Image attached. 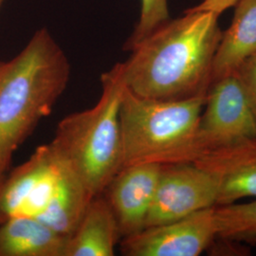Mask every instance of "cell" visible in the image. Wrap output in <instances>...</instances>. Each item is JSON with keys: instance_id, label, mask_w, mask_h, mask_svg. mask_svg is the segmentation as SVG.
<instances>
[{"instance_id": "1", "label": "cell", "mask_w": 256, "mask_h": 256, "mask_svg": "<svg viewBox=\"0 0 256 256\" xmlns=\"http://www.w3.org/2000/svg\"><path fill=\"white\" fill-rule=\"evenodd\" d=\"M220 16L189 8L156 28L120 63L126 88L162 101L206 96L222 36Z\"/></svg>"}, {"instance_id": "2", "label": "cell", "mask_w": 256, "mask_h": 256, "mask_svg": "<svg viewBox=\"0 0 256 256\" xmlns=\"http://www.w3.org/2000/svg\"><path fill=\"white\" fill-rule=\"evenodd\" d=\"M70 77V61L45 28L18 54L1 61L0 172H9L14 153L52 113Z\"/></svg>"}, {"instance_id": "3", "label": "cell", "mask_w": 256, "mask_h": 256, "mask_svg": "<svg viewBox=\"0 0 256 256\" xmlns=\"http://www.w3.org/2000/svg\"><path fill=\"white\" fill-rule=\"evenodd\" d=\"M101 84L97 104L61 120L50 142L72 166L92 198L102 194L122 168L120 106L126 84L120 63L102 75Z\"/></svg>"}, {"instance_id": "4", "label": "cell", "mask_w": 256, "mask_h": 256, "mask_svg": "<svg viewBox=\"0 0 256 256\" xmlns=\"http://www.w3.org/2000/svg\"><path fill=\"white\" fill-rule=\"evenodd\" d=\"M92 198L72 166L50 142L7 174L1 207L7 218H32L70 236Z\"/></svg>"}, {"instance_id": "5", "label": "cell", "mask_w": 256, "mask_h": 256, "mask_svg": "<svg viewBox=\"0 0 256 256\" xmlns=\"http://www.w3.org/2000/svg\"><path fill=\"white\" fill-rule=\"evenodd\" d=\"M206 96L162 101L124 88L120 106L122 167L140 164H185Z\"/></svg>"}, {"instance_id": "6", "label": "cell", "mask_w": 256, "mask_h": 256, "mask_svg": "<svg viewBox=\"0 0 256 256\" xmlns=\"http://www.w3.org/2000/svg\"><path fill=\"white\" fill-rule=\"evenodd\" d=\"M256 136V120L243 84L236 72L212 82L185 162L203 154Z\"/></svg>"}, {"instance_id": "7", "label": "cell", "mask_w": 256, "mask_h": 256, "mask_svg": "<svg viewBox=\"0 0 256 256\" xmlns=\"http://www.w3.org/2000/svg\"><path fill=\"white\" fill-rule=\"evenodd\" d=\"M216 178L192 162L162 164L146 228L216 206Z\"/></svg>"}, {"instance_id": "8", "label": "cell", "mask_w": 256, "mask_h": 256, "mask_svg": "<svg viewBox=\"0 0 256 256\" xmlns=\"http://www.w3.org/2000/svg\"><path fill=\"white\" fill-rule=\"evenodd\" d=\"M218 236L214 206L122 239L120 252L126 256H198Z\"/></svg>"}, {"instance_id": "9", "label": "cell", "mask_w": 256, "mask_h": 256, "mask_svg": "<svg viewBox=\"0 0 256 256\" xmlns=\"http://www.w3.org/2000/svg\"><path fill=\"white\" fill-rule=\"evenodd\" d=\"M160 169L158 164L124 166L102 192L118 222L122 239L146 228Z\"/></svg>"}, {"instance_id": "10", "label": "cell", "mask_w": 256, "mask_h": 256, "mask_svg": "<svg viewBox=\"0 0 256 256\" xmlns=\"http://www.w3.org/2000/svg\"><path fill=\"white\" fill-rule=\"evenodd\" d=\"M216 180V206L256 198V136L216 148L194 162Z\"/></svg>"}, {"instance_id": "11", "label": "cell", "mask_w": 256, "mask_h": 256, "mask_svg": "<svg viewBox=\"0 0 256 256\" xmlns=\"http://www.w3.org/2000/svg\"><path fill=\"white\" fill-rule=\"evenodd\" d=\"M122 241L119 225L104 194L88 202L68 236L66 256H113Z\"/></svg>"}, {"instance_id": "12", "label": "cell", "mask_w": 256, "mask_h": 256, "mask_svg": "<svg viewBox=\"0 0 256 256\" xmlns=\"http://www.w3.org/2000/svg\"><path fill=\"white\" fill-rule=\"evenodd\" d=\"M68 239L39 220L10 216L0 225V256H66Z\"/></svg>"}, {"instance_id": "13", "label": "cell", "mask_w": 256, "mask_h": 256, "mask_svg": "<svg viewBox=\"0 0 256 256\" xmlns=\"http://www.w3.org/2000/svg\"><path fill=\"white\" fill-rule=\"evenodd\" d=\"M226 30H222L214 55L212 82L236 72L239 66L256 54V0H238Z\"/></svg>"}, {"instance_id": "14", "label": "cell", "mask_w": 256, "mask_h": 256, "mask_svg": "<svg viewBox=\"0 0 256 256\" xmlns=\"http://www.w3.org/2000/svg\"><path fill=\"white\" fill-rule=\"evenodd\" d=\"M218 238L256 246V198L246 203L216 206Z\"/></svg>"}, {"instance_id": "15", "label": "cell", "mask_w": 256, "mask_h": 256, "mask_svg": "<svg viewBox=\"0 0 256 256\" xmlns=\"http://www.w3.org/2000/svg\"><path fill=\"white\" fill-rule=\"evenodd\" d=\"M170 19L167 0H140V14L137 25L124 50L131 52L138 43Z\"/></svg>"}, {"instance_id": "16", "label": "cell", "mask_w": 256, "mask_h": 256, "mask_svg": "<svg viewBox=\"0 0 256 256\" xmlns=\"http://www.w3.org/2000/svg\"><path fill=\"white\" fill-rule=\"evenodd\" d=\"M236 74L243 84L256 120V54L240 64Z\"/></svg>"}, {"instance_id": "17", "label": "cell", "mask_w": 256, "mask_h": 256, "mask_svg": "<svg viewBox=\"0 0 256 256\" xmlns=\"http://www.w3.org/2000/svg\"><path fill=\"white\" fill-rule=\"evenodd\" d=\"M236 2L238 0H202L200 3L192 8L198 10L212 12L220 16L225 10L234 7Z\"/></svg>"}, {"instance_id": "18", "label": "cell", "mask_w": 256, "mask_h": 256, "mask_svg": "<svg viewBox=\"0 0 256 256\" xmlns=\"http://www.w3.org/2000/svg\"><path fill=\"white\" fill-rule=\"evenodd\" d=\"M7 174L8 173L0 172V225L8 218L6 216V214H4L3 210H2V207H1V198H2V192H3V188H4V184H5Z\"/></svg>"}, {"instance_id": "19", "label": "cell", "mask_w": 256, "mask_h": 256, "mask_svg": "<svg viewBox=\"0 0 256 256\" xmlns=\"http://www.w3.org/2000/svg\"><path fill=\"white\" fill-rule=\"evenodd\" d=\"M3 2H4V0H0V7H1V5L3 4Z\"/></svg>"}, {"instance_id": "20", "label": "cell", "mask_w": 256, "mask_h": 256, "mask_svg": "<svg viewBox=\"0 0 256 256\" xmlns=\"http://www.w3.org/2000/svg\"><path fill=\"white\" fill-rule=\"evenodd\" d=\"M0 64H1V61H0Z\"/></svg>"}]
</instances>
